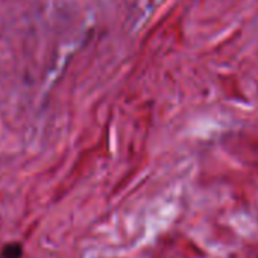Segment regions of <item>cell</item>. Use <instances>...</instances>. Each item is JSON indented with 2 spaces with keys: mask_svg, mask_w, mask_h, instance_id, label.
Listing matches in <instances>:
<instances>
[{
  "mask_svg": "<svg viewBox=\"0 0 258 258\" xmlns=\"http://www.w3.org/2000/svg\"><path fill=\"white\" fill-rule=\"evenodd\" d=\"M2 258H22L23 257V246L20 243H8L2 249Z\"/></svg>",
  "mask_w": 258,
  "mask_h": 258,
  "instance_id": "6da1fadb",
  "label": "cell"
}]
</instances>
